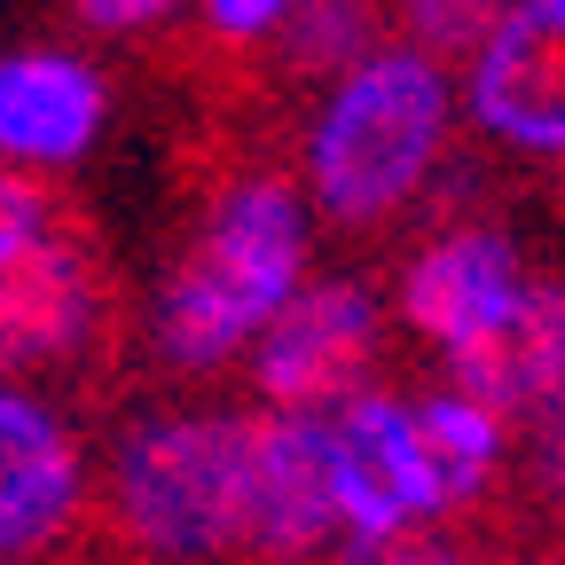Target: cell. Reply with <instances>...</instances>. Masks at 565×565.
I'll use <instances>...</instances> for the list:
<instances>
[{
  "instance_id": "obj_9",
  "label": "cell",
  "mask_w": 565,
  "mask_h": 565,
  "mask_svg": "<svg viewBox=\"0 0 565 565\" xmlns=\"http://www.w3.org/2000/svg\"><path fill=\"white\" fill-rule=\"evenodd\" d=\"M526 291V267H519V244L494 236V228H456V236H433L401 259V282L393 299L408 315L416 338L433 345H471L487 338L494 322L511 315V299Z\"/></svg>"
},
{
  "instance_id": "obj_14",
  "label": "cell",
  "mask_w": 565,
  "mask_h": 565,
  "mask_svg": "<svg viewBox=\"0 0 565 565\" xmlns=\"http://www.w3.org/2000/svg\"><path fill=\"white\" fill-rule=\"evenodd\" d=\"M63 32H126V40H150L158 24H173L166 0H79V9L55 17Z\"/></svg>"
},
{
  "instance_id": "obj_10",
  "label": "cell",
  "mask_w": 565,
  "mask_h": 565,
  "mask_svg": "<svg viewBox=\"0 0 565 565\" xmlns=\"http://www.w3.org/2000/svg\"><path fill=\"white\" fill-rule=\"evenodd\" d=\"M456 401L479 416H534L565 393V282H526L487 338L456 345Z\"/></svg>"
},
{
  "instance_id": "obj_2",
  "label": "cell",
  "mask_w": 565,
  "mask_h": 565,
  "mask_svg": "<svg viewBox=\"0 0 565 565\" xmlns=\"http://www.w3.org/2000/svg\"><path fill=\"white\" fill-rule=\"evenodd\" d=\"M448 141V71L408 47H377L315 103L307 189L338 244H377L401 228Z\"/></svg>"
},
{
  "instance_id": "obj_8",
  "label": "cell",
  "mask_w": 565,
  "mask_h": 565,
  "mask_svg": "<svg viewBox=\"0 0 565 565\" xmlns=\"http://www.w3.org/2000/svg\"><path fill=\"white\" fill-rule=\"evenodd\" d=\"M471 118L511 150H565V0L494 17L471 55Z\"/></svg>"
},
{
  "instance_id": "obj_13",
  "label": "cell",
  "mask_w": 565,
  "mask_h": 565,
  "mask_svg": "<svg viewBox=\"0 0 565 565\" xmlns=\"http://www.w3.org/2000/svg\"><path fill=\"white\" fill-rule=\"evenodd\" d=\"M63 221H79V196H71L63 181L47 173H17V166H0V252L9 244H32Z\"/></svg>"
},
{
  "instance_id": "obj_5",
  "label": "cell",
  "mask_w": 565,
  "mask_h": 565,
  "mask_svg": "<svg viewBox=\"0 0 565 565\" xmlns=\"http://www.w3.org/2000/svg\"><path fill=\"white\" fill-rule=\"evenodd\" d=\"M322 440H330V503H338V526H353L362 550L401 542L416 526H440V494H433V463H424L416 416L393 393L345 401L322 424Z\"/></svg>"
},
{
  "instance_id": "obj_11",
  "label": "cell",
  "mask_w": 565,
  "mask_h": 565,
  "mask_svg": "<svg viewBox=\"0 0 565 565\" xmlns=\"http://www.w3.org/2000/svg\"><path fill=\"white\" fill-rule=\"evenodd\" d=\"M110 87L79 55H9L0 63V166H71L103 134Z\"/></svg>"
},
{
  "instance_id": "obj_12",
  "label": "cell",
  "mask_w": 565,
  "mask_h": 565,
  "mask_svg": "<svg viewBox=\"0 0 565 565\" xmlns=\"http://www.w3.org/2000/svg\"><path fill=\"white\" fill-rule=\"evenodd\" d=\"M511 526H557L565 534V393L534 416H519V440L503 433V487H494L487 534L503 542Z\"/></svg>"
},
{
  "instance_id": "obj_7",
  "label": "cell",
  "mask_w": 565,
  "mask_h": 565,
  "mask_svg": "<svg viewBox=\"0 0 565 565\" xmlns=\"http://www.w3.org/2000/svg\"><path fill=\"white\" fill-rule=\"evenodd\" d=\"M338 526L330 503V440L315 416L252 408L244 440V565H322Z\"/></svg>"
},
{
  "instance_id": "obj_15",
  "label": "cell",
  "mask_w": 565,
  "mask_h": 565,
  "mask_svg": "<svg viewBox=\"0 0 565 565\" xmlns=\"http://www.w3.org/2000/svg\"><path fill=\"white\" fill-rule=\"evenodd\" d=\"M32 565H110V557H103V550H95V542L79 534V542H71V550H55V557H32Z\"/></svg>"
},
{
  "instance_id": "obj_4",
  "label": "cell",
  "mask_w": 565,
  "mask_h": 565,
  "mask_svg": "<svg viewBox=\"0 0 565 565\" xmlns=\"http://www.w3.org/2000/svg\"><path fill=\"white\" fill-rule=\"evenodd\" d=\"M385 362V299L362 275H322L275 307V322L252 338V393L267 416H315L362 401Z\"/></svg>"
},
{
  "instance_id": "obj_6",
  "label": "cell",
  "mask_w": 565,
  "mask_h": 565,
  "mask_svg": "<svg viewBox=\"0 0 565 565\" xmlns=\"http://www.w3.org/2000/svg\"><path fill=\"white\" fill-rule=\"evenodd\" d=\"M95 471L47 401L0 393V565L55 557L87 534Z\"/></svg>"
},
{
  "instance_id": "obj_1",
  "label": "cell",
  "mask_w": 565,
  "mask_h": 565,
  "mask_svg": "<svg viewBox=\"0 0 565 565\" xmlns=\"http://www.w3.org/2000/svg\"><path fill=\"white\" fill-rule=\"evenodd\" d=\"M291 141H299L291 126L189 118V141L173 158L189 236L166 267L150 330H141V353L158 362V377H221L275 322V307L299 291L307 221H299Z\"/></svg>"
},
{
  "instance_id": "obj_3",
  "label": "cell",
  "mask_w": 565,
  "mask_h": 565,
  "mask_svg": "<svg viewBox=\"0 0 565 565\" xmlns=\"http://www.w3.org/2000/svg\"><path fill=\"white\" fill-rule=\"evenodd\" d=\"M0 370H47L79 401H118L141 377V315L87 221L0 252Z\"/></svg>"
}]
</instances>
